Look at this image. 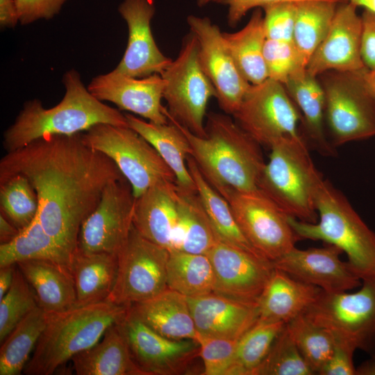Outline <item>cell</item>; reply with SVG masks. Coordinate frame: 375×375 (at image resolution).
Returning <instances> with one entry per match:
<instances>
[{"mask_svg": "<svg viewBox=\"0 0 375 375\" xmlns=\"http://www.w3.org/2000/svg\"><path fill=\"white\" fill-rule=\"evenodd\" d=\"M14 174L30 181L38 198V221L72 254L81 224L105 188L125 178L110 158L84 143L81 133L39 138L7 152L0 161V181Z\"/></svg>", "mask_w": 375, "mask_h": 375, "instance_id": "cell-1", "label": "cell"}, {"mask_svg": "<svg viewBox=\"0 0 375 375\" xmlns=\"http://www.w3.org/2000/svg\"><path fill=\"white\" fill-rule=\"evenodd\" d=\"M84 143L110 158L137 198L156 184L176 183L174 173L156 149L129 126L98 124L81 133Z\"/></svg>", "mask_w": 375, "mask_h": 375, "instance_id": "cell-7", "label": "cell"}, {"mask_svg": "<svg viewBox=\"0 0 375 375\" xmlns=\"http://www.w3.org/2000/svg\"><path fill=\"white\" fill-rule=\"evenodd\" d=\"M322 290L299 281L282 270L274 268L257 305L258 320L287 324L304 314Z\"/></svg>", "mask_w": 375, "mask_h": 375, "instance_id": "cell-25", "label": "cell"}, {"mask_svg": "<svg viewBox=\"0 0 375 375\" xmlns=\"http://www.w3.org/2000/svg\"><path fill=\"white\" fill-rule=\"evenodd\" d=\"M187 165L219 240L260 255L241 232L227 201L207 181L191 156L187 158Z\"/></svg>", "mask_w": 375, "mask_h": 375, "instance_id": "cell-35", "label": "cell"}, {"mask_svg": "<svg viewBox=\"0 0 375 375\" xmlns=\"http://www.w3.org/2000/svg\"><path fill=\"white\" fill-rule=\"evenodd\" d=\"M342 0H303L296 2L293 42L303 65L326 35L338 4Z\"/></svg>", "mask_w": 375, "mask_h": 375, "instance_id": "cell-34", "label": "cell"}, {"mask_svg": "<svg viewBox=\"0 0 375 375\" xmlns=\"http://www.w3.org/2000/svg\"><path fill=\"white\" fill-rule=\"evenodd\" d=\"M351 3L357 8L362 7L364 10H367L375 14V0H342Z\"/></svg>", "mask_w": 375, "mask_h": 375, "instance_id": "cell-55", "label": "cell"}, {"mask_svg": "<svg viewBox=\"0 0 375 375\" xmlns=\"http://www.w3.org/2000/svg\"><path fill=\"white\" fill-rule=\"evenodd\" d=\"M33 289L38 306L47 313L74 307L76 289L72 269L44 260H29L17 264Z\"/></svg>", "mask_w": 375, "mask_h": 375, "instance_id": "cell-26", "label": "cell"}, {"mask_svg": "<svg viewBox=\"0 0 375 375\" xmlns=\"http://www.w3.org/2000/svg\"><path fill=\"white\" fill-rule=\"evenodd\" d=\"M365 69L331 71L319 76L325 94V121L334 147L375 136V103L364 85Z\"/></svg>", "mask_w": 375, "mask_h": 375, "instance_id": "cell-10", "label": "cell"}, {"mask_svg": "<svg viewBox=\"0 0 375 375\" xmlns=\"http://www.w3.org/2000/svg\"><path fill=\"white\" fill-rule=\"evenodd\" d=\"M117 263V254L85 253L77 249L72 262L76 297L74 306L106 301L115 285Z\"/></svg>", "mask_w": 375, "mask_h": 375, "instance_id": "cell-30", "label": "cell"}, {"mask_svg": "<svg viewBox=\"0 0 375 375\" xmlns=\"http://www.w3.org/2000/svg\"><path fill=\"white\" fill-rule=\"evenodd\" d=\"M0 209L19 231L37 217L39 202L37 193L27 178L14 174L0 181Z\"/></svg>", "mask_w": 375, "mask_h": 375, "instance_id": "cell-39", "label": "cell"}, {"mask_svg": "<svg viewBox=\"0 0 375 375\" xmlns=\"http://www.w3.org/2000/svg\"><path fill=\"white\" fill-rule=\"evenodd\" d=\"M72 254L60 246L42 228L38 217L11 241L0 244V267L29 260H44L69 267Z\"/></svg>", "mask_w": 375, "mask_h": 375, "instance_id": "cell-33", "label": "cell"}, {"mask_svg": "<svg viewBox=\"0 0 375 375\" xmlns=\"http://www.w3.org/2000/svg\"><path fill=\"white\" fill-rule=\"evenodd\" d=\"M16 265L0 267V299L10 289L15 276Z\"/></svg>", "mask_w": 375, "mask_h": 375, "instance_id": "cell-52", "label": "cell"}, {"mask_svg": "<svg viewBox=\"0 0 375 375\" xmlns=\"http://www.w3.org/2000/svg\"><path fill=\"white\" fill-rule=\"evenodd\" d=\"M118 11L127 24L128 38L115 69L135 78L161 75L172 60L159 49L151 32V22L156 11L153 0H123Z\"/></svg>", "mask_w": 375, "mask_h": 375, "instance_id": "cell-20", "label": "cell"}, {"mask_svg": "<svg viewBox=\"0 0 375 375\" xmlns=\"http://www.w3.org/2000/svg\"><path fill=\"white\" fill-rule=\"evenodd\" d=\"M215 276L213 292L249 303H257L274 266L266 258L220 240L206 254Z\"/></svg>", "mask_w": 375, "mask_h": 375, "instance_id": "cell-16", "label": "cell"}, {"mask_svg": "<svg viewBox=\"0 0 375 375\" xmlns=\"http://www.w3.org/2000/svg\"><path fill=\"white\" fill-rule=\"evenodd\" d=\"M357 7L340 2L324 38L310 57L306 70L319 77L331 71L357 72L367 69L360 54L361 16Z\"/></svg>", "mask_w": 375, "mask_h": 375, "instance_id": "cell-18", "label": "cell"}, {"mask_svg": "<svg viewBox=\"0 0 375 375\" xmlns=\"http://www.w3.org/2000/svg\"><path fill=\"white\" fill-rule=\"evenodd\" d=\"M178 190V222L172 251L206 254L219 239L197 192Z\"/></svg>", "mask_w": 375, "mask_h": 375, "instance_id": "cell-32", "label": "cell"}, {"mask_svg": "<svg viewBox=\"0 0 375 375\" xmlns=\"http://www.w3.org/2000/svg\"><path fill=\"white\" fill-rule=\"evenodd\" d=\"M48 313L40 306L26 315L1 343L0 375H19L43 333Z\"/></svg>", "mask_w": 375, "mask_h": 375, "instance_id": "cell-36", "label": "cell"}, {"mask_svg": "<svg viewBox=\"0 0 375 375\" xmlns=\"http://www.w3.org/2000/svg\"><path fill=\"white\" fill-rule=\"evenodd\" d=\"M286 327L276 338L268 354L252 375H312Z\"/></svg>", "mask_w": 375, "mask_h": 375, "instance_id": "cell-41", "label": "cell"}, {"mask_svg": "<svg viewBox=\"0 0 375 375\" xmlns=\"http://www.w3.org/2000/svg\"><path fill=\"white\" fill-rule=\"evenodd\" d=\"M167 110V108H166ZM187 138L191 154L200 172L217 190L231 188L241 192L258 190L265 162L260 144L247 133L229 115H206V135L199 137L171 117Z\"/></svg>", "mask_w": 375, "mask_h": 375, "instance_id": "cell-2", "label": "cell"}, {"mask_svg": "<svg viewBox=\"0 0 375 375\" xmlns=\"http://www.w3.org/2000/svg\"><path fill=\"white\" fill-rule=\"evenodd\" d=\"M19 230L2 214L0 215L1 244L7 243L14 239Z\"/></svg>", "mask_w": 375, "mask_h": 375, "instance_id": "cell-51", "label": "cell"}, {"mask_svg": "<svg viewBox=\"0 0 375 375\" xmlns=\"http://www.w3.org/2000/svg\"><path fill=\"white\" fill-rule=\"evenodd\" d=\"M297 1H281L262 8L267 39L293 42Z\"/></svg>", "mask_w": 375, "mask_h": 375, "instance_id": "cell-45", "label": "cell"}, {"mask_svg": "<svg viewBox=\"0 0 375 375\" xmlns=\"http://www.w3.org/2000/svg\"><path fill=\"white\" fill-rule=\"evenodd\" d=\"M119 324L135 361L147 375L185 374L199 356V345L197 341L165 338L128 311Z\"/></svg>", "mask_w": 375, "mask_h": 375, "instance_id": "cell-17", "label": "cell"}, {"mask_svg": "<svg viewBox=\"0 0 375 375\" xmlns=\"http://www.w3.org/2000/svg\"><path fill=\"white\" fill-rule=\"evenodd\" d=\"M167 284L186 297H197L213 292L215 276L206 254L184 251L169 252Z\"/></svg>", "mask_w": 375, "mask_h": 375, "instance_id": "cell-37", "label": "cell"}, {"mask_svg": "<svg viewBox=\"0 0 375 375\" xmlns=\"http://www.w3.org/2000/svg\"><path fill=\"white\" fill-rule=\"evenodd\" d=\"M187 22L198 41L200 64L215 88L218 105L233 115L251 84L238 68L217 24L207 17L193 15L187 17Z\"/></svg>", "mask_w": 375, "mask_h": 375, "instance_id": "cell-15", "label": "cell"}, {"mask_svg": "<svg viewBox=\"0 0 375 375\" xmlns=\"http://www.w3.org/2000/svg\"><path fill=\"white\" fill-rule=\"evenodd\" d=\"M135 200L126 178L109 184L81 224L77 249L85 253L117 255L133 228Z\"/></svg>", "mask_w": 375, "mask_h": 375, "instance_id": "cell-14", "label": "cell"}, {"mask_svg": "<svg viewBox=\"0 0 375 375\" xmlns=\"http://www.w3.org/2000/svg\"><path fill=\"white\" fill-rule=\"evenodd\" d=\"M269 160L259 178L258 189L286 215L315 223V193L323 178L301 135L283 138L270 147Z\"/></svg>", "mask_w": 375, "mask_h": 375, "instance_id": "cell-6", "label": "cell"}, {"mask_svg": "<svg viewBox=\"0 0 375 375\" xmlns=\"http://www.w3.org/2000/svg\"><path fill=\"white\" fill-rule=\"evenodd\" d=\"M165 81L155 74L143 78L127 76L115 69L95 76L88 86L101 101H109L119 110L129 111L156 124L168 122L163 98Z\"/></svg>", "mask_w": 375, "mask_h": 375, "instance_id": "cell-19", "label": "cell"}, {"mask_svg": "<svg viewBox=\"0 0 375 375\" xmlns=\"http://www.w3.org/2000/svg\"><path fill=\"white\" fill-rule=\"evenodd\" d=\"M304 314L334 339L375 356V279L353 293L322 290Z\"/></svg>", "mask_w": 375, "mask_h": 375, "instance_id": "cell-9", "label": "cell"}, {"mask_svg": "<svg viewBox=\"0 0 375 375\" xmlns=\"http://www.w3.org/2000/svg\"><path fill=\"white\" fill-rule=\"evenodd\" d=\"M365 87L375 103V69H365L362 74Z\"/></svg>", "mask_w": 375, "mask_h": 375, "instance_id": "cell-53", "label": "cell"}, {"mask_svg": "<svg viewBox=\"0 0 375 375\" xmlns=\"http://www.w3.org/2000/svg\"><path fill=\"white\" fill-rule=\"evenodd\" d=\"M128 312L165 338L197 341L199 336L188 298L169 288L131 305Z\"/></svg>", "mask_w": 375, "mask_h": 375, "instance_id": "cell-24", "label": "cell"}, {"mask_svg": "<svg viewBox=\"0 0 375 375\" xmlns=\"http://www.w3.org/2000/svg\"><path fill=\"white\" fill-rule=\"evenodd\" d=\"M303 0H197L199 7L211 3L226 6L228 8L227 22L231 27H235L247 13L256 8L281 1H300Z\"/></svg>", "mask_w": 375, "mask_h": 375, "instance_id": "cell-47", "label": "cell"}, {"mask_svg": "<svg viewBox=\"0 0 375 375\" xmlns=\"http://www.w3.org/2000/svg\"><path fill=\"white\" fill-rule=\"evenodd\" d=\"M187 298L200 335L239 340L259 318L257 303L242 302L215 292Z\"/></svg>", "mask_w": 375, "mask_h": 375, "instance_id": "cell-22", "label": "cell"}, {"mask_svg": "<svg viewBox=\"0 0 375 375\" xmlns=\"http://www.w3.org/2000/svg\"><path fill=\"white\" fill-rule=\"evenodd\" d=\"M125 115L128 126L145 138L171 169L178 188L185 192H197L187 165L191 147L179 127L169 119L166 124H156L132 114Z\"/></svg>", "mask_w": 375, "mask_h": 375, "instance_id": "cell-27", "label": "cell"}, {"mask_svg": "<svg viewBox=\"0 0 375 375\" xmlns=\"http://www.w3.org/2000/svg\"><path fill=\"white\" fill-rule=\"evenodd\" d=\"M263 54L268 78L282 84L296 73L306 69L293 42L266 39Z\"/></svg>", "mask_w": 375, "mask_h": 375, "instance_id": "cell-43", "label": "cell"}, {"mask_svg": "<svg viewBox=\"0 0 375 375\" xmlns=\"http://www.w3.org/2000/svg\"><path fill=\"white\" fill-rule=\"evenodd\" d=\"M283 85L302 115L308 145L310 143L321 155L335 156L324 131L325 94L320 81L305 69L290 76Z\"/></svg>", "mask_w": 375, "mask_h": 375, "instance_id": "cell-28", "label": "cell"}, {"mask_svg": "<svg viewBox=\"0 0 375 375\" xmlns=\"http://www.w3.org/2000/svg\"><path fill=\"white\" fill-rule=\"evenodd\" d=\"M285 327L308 365L318 374L333 353V335L305 314L288 322Z\"/></svg>", "mask_w": 375, "mask_h": 375, "instance_id": "cell-40", "label": "cell"}, {"mask_svg": "<svg viewBox=\"0 0 375 375\" xmlns=\"http://www.w3.org/2000/svg\"><path fill=\"white\" fill-rule=\"evenodd\" d=\"M178 190L175 182L165 181L135 198L133 226L147 240L169 252L178 222Z\"/></svg>", "mask_w": 375, "mask_h": 375, "instance_id": "cell-23", "label": "cell"}, {"mask_svg": "<svg viewBox=\"0 0 375 375\" xmlns=\"http://www.w3.org/2000/svg\"><path fill=\"white\" fill-rule=\"evenodd\" d=\"M223 36L238 68L250 84H259L268 78L263 54L267 37L262 8L253 10L242 29L223 32Z\"/></svg>", "mask_w": 375, "mask_h": 375, "instance_id": "cell-31", "label": "cell"}, {"mask_svg": "<svg viewBox=\"0 0 375 375\" xmlns=\"http://www.w3.org/2000/svg\"><path fill=\"white\" fill-rule=\"evenodd\" d=\"M19 22L22 25L57 15L67 0H15Z\"/></svg>", "mask_w": 375, "mask_h": 375, "instance_id": "cell-46", "label": "cell"}, {"mask_svg": "<svg viewBox=\"0 0 375 375\" xmlns=\"http://www.w3.org/2000/svg\"><path fill=\"white\" fill-rule=\"evenodd\" d=\"M38 306L33 289L16 265L12 283L0 299V343Z\"/></svg>", "mask_w": 375, "mask_h": 375, "instance_id": "cell-42", "label": "cell"}, {"mask_svg": "<svg viewBox=\"0 0 375 375\" xmlns=\"http://www.w3.org/2000/svg\"><path fill=\"white\" fill-rule=\"evenodd\" d=\"M315 199L317 222L288 215L299 240H321L335 246L346 253L350 267L362 281L375 279V233L328 180H321Z\"/></svg>", "mask_w": 375, "mask_h": 375, "instance_id": "cell-5", "label": "cell"}, {"mask_svg": "<svg viewBox=\"0 0 375 375\" xmlns=\"http://www.w3.org/2000/svg\"><path fill=\"white\" fill-rule=\"evenodd\" d=\"M71 360L78 375H147L135 361L119 324L108 328L101 340Z\"/></svg>", "mask_w": 375, "mask_h": 375, "instance_id": "cell-29", "label": "cell"}, {"mask_svg": "<svg viewBox=\"0 0 375 375\" xmlns=\"http://www.w3.org/2000/svg\"><path fill=\"white\" fill-rule=\"evenodd\" d=\"M238 340L199 335V357L203 361V375H226L231 366Z\"/></svg>", "mask_w": 375, "mask_h": 375, "instance_id": "cell-44", "label": "cell"}, {"mask_svg": "<svg viewBox=\"0 0 375 375\" xmlns=\"http://www.w3.org/2000/svg\"><path fill=\"white\" fill-rule=\"evenodd\" d=\"M169 251L140 235L133 226L117 253L116 280L107 301L129 307L168 288Z\"/></svg>", "mask_w": 375, "mask_h": 375, "instance_id": "cell-12", "label": "cell"}, {"mask_svg": "<svg viewBox=\"0 0 375 375\" xmlns=\"http://www.w3.org/2000/svg\"><path fill=\"white\" fill-rule=\"evenodd\" d=\"M361 16L360 54L367 69H375V14L364 10Z\"/></svg>", "mask_w": 375, "mask_h": 375, "instance_id": "cell-49", "label": "cell"}, {"mask_svg": "<svg viewBox=\"0 0 375 375\" xmlns=\"http://www.w3.org/2000/svg\"><path fill=\"white\" fill-rule=\"evenodd\" d=\"M19 22L15 0H0L1 28H13Z\"/></svg>", "mask_w": 375, "mask_h": 375, "instance_id": "cell-50", "label": "cell"}, {"mask_svg": "<svg viewBox=\"0 0 375 375\" xmlns=\"http://www.w3.org/2000/svg\"><path fill=\"white\" fill-rule=\"evenodd\" d=\"M342 253L331 244L307 249L295 247L272 263L274 268L325 292H347L361 286L362 280L347 261L340 259Z\"/></svg>", "mask_w": 375, "mask_h": 375, "instance_id": "cell-21", "label": "cell"}, {"mask_svg": "<svg viewBox=\"0 0 375 375\" xmlns=\"http://www.w3.org/2000/svg\"><path fill=\"white\" fill-rule=\"evenodd\" d=\"M356 349L334 339V349L319 375H356L353 357Z\"/></svg>", "mask_w": 375, "mask_h": 375, "instance_id": "cell-48", "label": "cell"}, {"mask_svg": "<svg viewBox=\"0 0 375 375\" xmlns=\"http://www.w3.org/2000/svg\"><path fill=\"white\" fill-rule=\"evenodd\" d=\"M62 83L65 94L55 106L45 108L38 99L24 104L15 122L3 133V146L7 152L39 138L83 133L98 124L128 126L125 114L94 97L76 70L67 71Z\"/></svg>", "mask_w": 375, "mask_h": 375, "instance_id": "cell-3", "label": "cell"}, {"mask_svg": "<svg viewBox=\"0 0 375 375\" xmlns=\"http://www.w3.org/2000/svg\"><path fill=\"white\" fill-rule=\"evenodd\" d=\"M128 308L109 301L48 313L45 328L24 369L28 375H51L77 354L92 347Z\"/></svg>", "mask_w": 375, "mask_h": 375, "instance_id": "cell-4", "label": "cell"}, {"mask_svg": "<svg viewBox=\"0 0 375 375\" xmlns=\"http://www.w3.org/2000/svg\"><path fill=\"white\" fill-rule=\"evenodd\" d=\"M233 116L255 141L269 149L283 138L301 136L297 107L283 84L271 78L251 84Z\"/></svg>", "mask_w": 375, "mask_h": 375, "instance_id": "cell-13", "label": "cell"}, {"mask_svg": "<svg viewBox=\"0 0 375 375\" xmlns=\"http://www.w3.org/2000/svg\"><path fill=\"white\" fill-rule=\"evenodd\" d=\"M285 324L280 322L258 320L238 340L233 362L226 375H252Z\"/></svg>", "mask_w": 375, "mask_h": 375, "instance_id": "cell-38", "label": "cell"}, {"mask_svg": "<svg viewBox=\"0 0 375 375\" xmlns=\"http://www.w3.org/2000/svg\"><path fill=\"white\" fill-rule=\"evenodd\" d=\"M356 375H375V356L356 367Z\"/></svg>", "mask_w": 375, "mask_h": 375, "instance_id": "cell-54", "label": "cell"}, {"mask_svg": "<svg viewBox=\"0 0 375 375\" xmlns=\"http://www.w3.org/2000/svg\"><path fill=\"white\" fill-rule=\"evenodd\" d=\"M217 191L228 203L247 240L261 256L274 262L295 247L299 238L288 215L260 190L241 192L222 188Z\"/></svg>", "mask_w": 375, "mask_h": 375, "instance_id": "cell-11", "label": "cell"}, {"mask_svg": "<svg viewBox=\"0 0 375 375\" xmlns=\"http://www.w3.org/2000/svg\"><path fill=\"white\" fill-rule=\"evenodd\" d=\"M161 76L167 113L193 134L205 137L207 105L217 92L201 66L198 41L192 33L184 38L177 58Z\"/></svg>", "mask_w": 375, "mask_h": 375, "instance_id": "cell-8", "label": "cell"}]
</instances>
